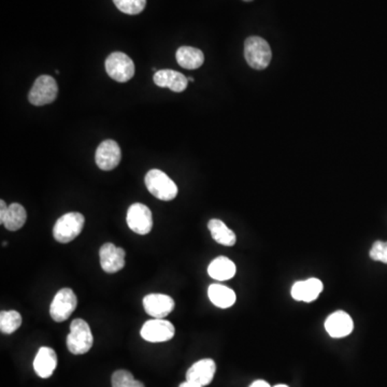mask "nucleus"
<instances>
[{"mask_svg":"<svg viewBox=\"0 0 387 387\" xmlns=\"http://www.w3.org/2000/svg\"><path fill=\"white\" fill-rule=\"evenodd\" d=\"M93 335L87 322L76 318L70 325V333L67 337V348L74 355H82L93 346Z\"/></svg>","mask_w":387,"mask_h":387,"instance_id":"obj_1","label":"nucleus"},{"mask_svg":"<svg viewBox=\"0 0 387 387\" xmlns=\"http://www.w3.org/2000/svg\"><path fill=\"white\" fill-rule=\"evenodd\" d=\"M146 188L148 192L163 201H170L178 195V186L171 180L165 173L158 169H152L146 173Z\"/></svg>","mask_w":387,"mask_h":387,"instance_id":"obj_2","label":"nucleus"},{"mask_svg":"<svg viewBox=\"0 0 387 387\" xmlns=\"http://www.w3.org/2000/svg\"><path fill=\"white\" fill-rule=\"evenodd\" d=\"M245 57L253 69L264 70L272 62V49L263 38L250 37L245 42Z\"/></svg>","mask_w":387,"mask_h":387,"instance_id":"obj_3","label":"nucleus"},{"mask_svg":"<svg viewBox=\"0 0 387 387\" xmlns=\"http://www.w3.org/2000/svg\"><path fill=\"white\" fill-rule=\"evenodd\" d=\"M85 219L79 212H69L60 217L55 223L53 236L60 243H69L81 234Z\"/></svg>","mask_w":387,"mask_h":387,"instance_id":"obj_4","label":"nucleus"},{"mask_svg":"<svg viewBox=\"0 0 387 387\" xmlns=\"http://www.w3.org/2000/svg\"><path fill=\"white\" fill-rule=\"evenodd\" d=\"M106 71L111 79L125 83L135 76V64L125 53L114 52L107 57Z\"/></svg>","mask_w":387,"mask_h":387,"instance_id":"obj_5","label":"nucleus"},{"mask_svg":"<svg viewBox=\"0 0 387 387\" xmlns=\"http://www.w3.org/2000/svg\"><path fill=\"white\" fill-rule=\"evenodd\" d=\"M57 93L58 87L54 78L45 74L36 80L28 95V100L34 106H45L54 102L57 98Z\"/></svg>","mask_w":387,"mask_h":387,"instance_id":"obj_6","label":"nucleus"},{"mask_svg":"<svg viewBox=\"0 0 387 387\" xmlns=\"http://www.w3.org/2000/svg\"><path fill=\"white\" fill-rule=\"evenodd\" d=\"M78 306V299L72 289H62L57 291L49 307L51 318L57 323L67 321Z\"/></svg>","mask_w":387,"mask_h":387,"instance_id":"obj_7","label":"nucleus"},{"mask_svg":"<svg viewBox=\"0 0 387 387\" xmlns=\"http://www.w3.org/2000/svg\"><path fill=\"white\" fill-rule=\"evenodd\" d=\"M175 329L173 323L162 318H154L146 322L141 328L140 335L148 342L158 343L171 340Z\"/></svg>","mask_w":387,"mask_h":387,"instance_id":"obj_8","label":"nucleus"},{"mask_svg":"<svg viewBox=\"0 0 387 387\" xmlns=\"http://www.w3.org/2000/svg\"><path fill=\"white\" fill-rule=\"evenodd\" d=\"M127 225L133 232L148 234L153 228V217L151 210L143 203H133L129 207L126 217Z\"/></svg>","mask_w":387,"mask_h":387,"instance_id":"obj_9","label":"nucleus"},{"mask_svg":"<svg viewBox=\"0 0 387 387\" xmlns=\"http://www.w3.org/2000/svg\"><path fill=\"white\" fill-rule=\"evenodd\" d=\"M121 158V148L114 140H104L100 143L95 155L96 165L104 171L113 170L119 166Z\"/></svg>","mask_w":387,"mask_h":387,"instance_id":"obj_10","label":"nucleus"},{"mask_svg":"<svg viewBox=\"0 0 387 387\" xmlns=\"http://www.w3.org/2000/svg\"><path fill=\"white\" fill-rule=\"evenodd\" d=\"M100 265L107 274H115L125 267L126 253L122 247H115L113 243H104L100 251Z\"/></svg>","mask_w":387,"mask_h":387,"instance_id":"obj_11","label":"nucleus"},{"mask_svg":"<svg viewBox=\"0 0 387 387\" xmlns=\"http://www.w3.org/2000/svg\"><path fill=\"white\" fill-rule=\"evenodd\" d=\"M143 307L152 318H164L173 312L175 300L164 294H150L143 298Z\"/></svg>","mask_w":387,"mask_h":387,"instance_id":"obj_12","label":"nucleus"},{"mask_svg":"<svg viewBox=\"0 0 387 387\" xmlns=\"http://www.w3.org/2000/svg\"><path fill=\"white\" fill-rule=\"evenodd\" d=\"M354 328L352 318L344 311H335L325 321V329L333 338H344Z\"/></svg>","mask_w":387,"mask_h":387,"instance_id":"obj_13","label":"nucleus"},{"mask_svg":"<svg viewBox=\"0 0 387 387\" xmlns=\"http://www.w3.org/2000/svg\"><path fill=\"white\" fill-rule=\"evenodd\" d=\"M217 371L214 360L206 358L194 364L186 373V381L194 384L206 386L212 382Z\"/></svg>","mask_w":387,"mask_h":387,"instance_id":"obj_14","label":"nucleus"},{"mask_svg":"<svg viewBox=\"0 0 387 387\" xmlns=\"http://www.w3.org/2000/svg\"><path fill=\"white\" fill-rule=\"evenodd\" d=\"M324 285L321 280L311 278L305 281H298L291 287V297L297 301L312 302L318 299L323 291Z\"/></svg>","mask_w":387,"mask_h":387,"instance_id":"obj_15","label":"nucleus"},{"mask_svg":"<svg viewBox=\"0 0 387 387\" xmlns=\"http://www.w3.org/2000/svg\"><path fill=\"white\" fill-rule=\"evenodd\" d=\"M154 83L159 87H167L175 93H181L188 89V78L175 70L163 69L155 72Z\"/></svg>","mask_w":387,"mask_h":387,"instance_id":"obj_16","label":"nucleus"},{"mask_svg":"<svg viewBox=\"0 0 387 387\" xmlns=\"http://www.w3.org/2000/svg\"><path fill=\"white\" fill-rule=\"evenodd\" d=\"M56 367L57 355L55 351L47 346H42L34 360L36 373L42 379H47L53 375Z\"/></svg>","mask_w":387,"mask_h":387,"instance_id":"obj_17","label":"nucleus"},{"mask_svg":"<svg viewBox=\"0 0 387 387\" xmlns=\"http://www.w3.org/2000/svg\"><path fill=\"white\" fill-rule=\"evenodd\" d=\"M210 300L217 308L227 309L234 306L236 302V294L230 287L222 284H212L208 289Z\"/></svg>","mask_w":387,"mask_h":387,"instance_id":"obj_18","label":"nucleus"},{"mask_svg":"<svg viewBox=\"0 0 387 387\" xmlns=\"http://www.w3.org/2000/svg\"><path fill=\"white\" fill-rule=\"evenodd\" d=\"M236 265L227 257L220 256L213 259L208 267V274L212 279L217 281H227L234 278L236 274Z\"/></svg>","mask_w":387,"mask_h":387,"instance_id":"obj_19","label":"nucleus"},{"mask_svg":"<svg viewBox=\"0 0 387 387\" xmlns=\"http://www.w3.org/2000/svg\"><path fill=\"white\" fill-rule=\"evenodd\" d=\"M177 62L182 68L198 69L205 63V55L199 49L192 47H181L175 54Z\"/></svg>","mask_w":387,"mask_h":387,"instance_id":"obj_20","label":"nucleus"},{"mask_svg":"<svg viewBox=\"0 0 387 387\" xmlns=\"http://www.w3.org/2000/svg\"><path fill=\"white\" fill-rule=\"evenodd\" d=\"M208 228H209L213 239L217 243L225 245V247H232V245H236V241H237L236 234L222 221L217 220V219L209 221Z\"/></svg>","mask_w":387,"mask_h":387,"instance_id":"obj_21","label":"nucleus"},{"mask_svg":"<svg viewBox=\"0 0 387 387\" xmlns=\"http://www.w3.org/2000/svg\"><path fill=\"white\" fill-rule=\"evenodd\" d=\"M27 220V213L26 210L20 203H11L8 207L7 215H5V228L10 232H16L24 226Z\"/></svg>","mask_w":387,"mask_h":387,"instance_id":"obj_22","label":"nucleus"},{"mask_svg":"<svg viewBox=\"0 0 387 387\" xmlns=\"http://www.w3.org/2000/svg\"><path fill=\"white\" fill-rule=\"evenodd\" d=\"M22 325V316L18 311H1L0 313V331L5 335H11Z\"/></svg>","mask_w":387,"mask_h":387,"instance_id":"obj_23","label":"nucleus"},{"mask_svg":"<svg viewBox=\"0 0 387 387\" xmlns=\"http://www.w3.org/2000/svg\"><path fill=\"white\" fill-rule=\"evenodd\" d=\"M112 387H144V384L127 370H118L112 375Z\"/></svg>","mask_w":387,"mask_h":387,"instance_id":"obj_24","label":"nucleus"},{"mask_svg":"<svg viewBox=\"0 0 387 387\" xmlns=\"http://www.w3.org/2000/svg\"><path fill=\"white\" fill-rule=\"evenodd\" d=\"M113 3L125 14L136 15L144 10L146 0H113Z\"/></svg>","mask_w":387,"mask_h":387,"instance_id":"obj_25","label":"nucleus"},{"mask_svg":"<svg viewBox=\"0 0 387 387\" xmlns=\"http://www.w3.org/2000/svg\"><path fill=\"white\" fill-rule=\"evenodd\" d=\"M369 256L375 262L387 264V241H375L370 250Z\"/></svg>","mask_w":387,"mask_h":387,"instance_id":"obj_26","label":"nucleus"},{"mask_svg":"<svg viewBox=\"0 0 387 387\" xmlns=\"http://www.w3.org/2000/svg\"><path fill=\"white\" fill-rule=\"evenodd\" d=\"M7 203H5V200H0V224L5 223V215H7L8 211Z\"/></svg>","mask_w":387,"mask_h":387,"instance_id":"obj_27","label":"nucleus"},{"mask_svg":"<svg viewBox=\"0 0 387 387\" xmlns=\"http://www.w3.org/2000/svg\"><path fill=\"white\" fill-rule=\"evenodd\" d=\"M250 387H272L269 383H267L266 381L263 380H257L255 381L254 383H252L251 386Z\"/></svg>","mask_w":387,"mask_h":387,"instance_id":"obj_28","label":"nucleus"},{"mask_svg":"<svg viewBox=\"0 0 387 387\" xmlns=\"http://www.w3.org/2000/svg\"><path fill=\"white\" fill-rule=\"evenodd\" d=\"M179 387H203V386H200V385L194 384V383L188 382V381H185V382L182 383V384H181L180 386Z\"/></svg>","mask_w":387,"mask_h":387,"instance_id":"obj_29","label":"nucleus"},{"mask_svg":"<svg viewBox=\"0 0 387 387\" xmlns=\"http://www.w3.org/2000/svg\"><path fill=\"white\" fill-rule=\"evenodd\" d=\"M274 387H289V386H287V385L280 384V385H276V386Z\"/></svg>","mask_w":387,"mask_h":387,"instance_id":"obj_30","label":"nucleus"},{"mask_svg":"<svg viewBox=\"0 0 387 387\" xmlns=\"http://www.w3.org/2000/svg\"><path fill=\"white\" fill-rule=\"evenodd\" d=\"M8 243L7 242H3V247H7Z\"/></svg>","mask_w":387,"mask_h":387,"instance_id":"obj_31","label":"nucleus"},{"mask_svg":"<svg viewBox=\"0 0 387 387\" xmlns=\"http://www.w3.org/2000/svg\"><path fill=\"white\" fill-rule=\"evenodd\" d=\"M188 81L190 82H192L194 81V79H192V78H188Z\"/></svg>","mask_w":387,"mask_h":387,"instance_id":"obj_32","label":"nucleus"},{"mask_svg":"<svg viewBox=\"0 0 387 387\" xmlns=\"http://www.w3.org/2000/svg\"><path fill=\"white\" fill-rule=\"evenodd\" d=\"M245 1H251V0H245Z\"/></svg>","mask_w":387,"mask_h":387,"instance_id":"obj_33","label":"nucleus"}]
</instances>
